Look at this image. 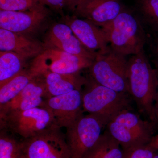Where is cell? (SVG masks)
<instances>
[{"label":"cell","mask_w":158,"mask_h":158,"mask_svg":"<svg viewBox=\"0 0 158 158\" xmlns=\"http://www.w3.org/2000/svg\"><path fill=\"white\" fill-rule=\"evenodd\" d=\"M80 1V0H64L65 8H67L73 12Z\"/></svg>","instance_id":"26"},{"label":"cell","mask_w":158,"mask_h":158,"mask_svg":"<svg viewBox=\"0 0 158 158\" xmlns=\"http://www.w3.org/2000/svg\"><path fill=\"white\" fill-rule=\"evenodd\" d=\"M45 5L49 6L54 11L62 14L63 9L65 8L64 0H43Z\"/></svg>","instance_id":"25"},{"label":"cell","mask_w":158,"mask_h":158,"mask_svg":"<svg viewBox=\"0 0 158 158\" xmlns=\"http://www.w3.org/2000/svg\"><path fill=\"white\" fill-rule=\"evenodd\" d=\"M155 113L157 127H158V92L155 104Z\"/></svg>","instance_id":"28"},{"label":"cell","mask_w":158,"mask_h":158,"mask_svg":"<svg viewBox=\"0 0 158 158\" xmlns=\"http://www.w3.org/2000/svg\"><path fill=\"white\" fill-rule=\"evenodd\" d=\"M136 6V15L144 28L158 33V0H137Z\"/></svg>","instance_id":"21"},{"label":"cell","mask_w":158,"mask_h":158,"mask_svg":"<svg viewBox=\"0 0 158 158\" xmlns=\"http://www.w3.org/2000/svg\"><path fill=\"white\" fill-rule=\"evenodd\" d=\"M104 127L93 115H82L66 128L65 139L70 153V158H85L96 144Z\"/></svg>","instance_id":"7"},{"label":"cell","mask_w":158,"mask_h":158,"mask_svg":"<svg viewBox=\"0 0 158 158\" xmlns=\"http://www.w3.org/2000/svg\"><path fill=\"white\" fill-rule=\"evenodd\" d=\"M45 98H48L44 79L37 76L14 99L1 108V114L11 111H23L41 107Z\"/></svg>","instance_id":"14"},{"label":"cell","mask_w":158,"mask_h":158,"mask_svg":"<svg viewBox=\"0 0 158 158\" xmlns=\"http://www.w3.org/2000/svg\"><path fill=\"white\" fill-rule=\"evenodd\" d=\"M1 123L3 127L26 139L52 127L53 118L48 110L37 107L1 114Z\"/></svg>","instance_id":"6"},{"label":"cell","mask_w":158,"mask_h":158,"mask_svg":"<svg viewBox=\"0 0 158 158\" xmlns=\"http://www.w3.org/2000/svg\"><path fill=\"white\" fill-rule=\"evenodd\" d=\"M102 28L111 49L125 56L141 52L147 42V34L140 19L125 9Z\"/></svg>","instance_id":"2"},{"label":"cell","mask_w":158,"mask_h":158,"mask_svg":"<svg viewBox=\"0 0 158 158\" xmlns=\"http://www.w3.org/2000/svg\"><path fill=\"white\" fill-rule=\"evenodd\" d=\"M91 77L98 84L119 92L129 94L128 60L110 50L98 54L90 66Z\"/></svg>","instance_id":"5"},{"label":"cell","mask_w":158,"mask_h":158,"mask_svg":"<svg viewBox=\"0 0 158 158\" xmlns=\"http://www.w3.org/2000/svg\"><path fill=\"white\" fill-rule=\"evenodd\" d=\"M23 155L22 142L1 130L0 134V158H20Z\"/></svg>","instance_id":"22"},{"label":"cell","mask_w":158,"mask_h":158,"mask_svg":"<svg viewBox=\"0 0 158 158\" xmlns=\"http://www.w3.org/2000/svg\"><path fill=\"white\" fill-rule=\"evenodd\" d=\"M153 158H158V153H157V152H156Z\"/></svg>","instance_id":"30"},{"label":"cell","mask_w":158,"mask_h":158,"mask_svg":"<svg viewBox=\"0 0 158 158\" xmlns=\"http://www.w3.org/2000/svg\"><path fill=\"white\" fill-rule=\"evenodd\" d=\"M41 107L45 108L52 114V126L66 128L83 114L82 92L75 90L62 95L45 98Z\"/></svg>","instance_id":"10"},{"label":"cell","mask_w":158,"mask_h":158,"mask_svg":"<svg viewBox=\"0 0 158 158\" xmlns=\"http://www.w3.org/2000/svg\"><path fill=\"white\" fill-rule=\"evenodd\" d=\"M129 94L138 110L157 127L155 104L158 92V76L144 50L128 60Z\"/></svg>","instance_id":"1"},{"label":"cell","mask_w":158,"mask_h":158,"mask_svg":"<svg viewBox=\"0 0 158 158\" xmlns=\"http://www.w3.org/2000/svg\"><path fill=\"white\" fill-rule=\"evenodd\" d=\"M158 39L156 41V52L157 53V54L158 55Z\"/></svg>","instance_id":"29"},{"label":"cell","mask_w":158,"mask_h":158,"mask_svg":"<svg viewBox=\"0 0 158 158\" xmlns=\"http://www.w3.org/2000/svg\"><path fill=\"white\" fill-rule=\"evenodd\" d=\"M48 14L44 5L29 11H0V28L17 34L31 33L44 22Z\"/></svg>","instance_id":"13"},{"label":"cell","mask_w":158,"mask_h":158,"mask_svg":"<svg viewBox=\"0 0 158 158\" xmlns=\"http://www.w3.org/2000/svg\"><path fill=\"white\" fill-rule=\"evenodd\" d=\"M26 59L11 52H0V86L24 69Z\"/></svg>","instance_id":"20"},{"label":"cell","mask_w":158,"mask_h":158,"mask_svg":"<svg viewBox=\"0 0 158 158\" xmlns=\"http://www.w3.org/2000/svg\"><path fill=\"white\" fill-rule=\"evenodd\" d=\"M82 92L83 109L106 127L123 110L130 109L129 94L119 92L100 85L92 78Z\"/></svg>","instance_id":"3"},{"label":"cell","mask_w":158,"mask_h":158,"mask_svg":"<svg viewBox=\"0 0 158 158\" xmlns=\"http://www.w3.org/2000/svg\"><path fill=\"white\" fill-rule=\"evenodd\" d=\"M124 9L120 0H80L73 12L75 16L102 28Z\"/></svg>","instance_id":"11"},{"label":"cell","mask_w":158,"mask_h":158,"mask_svg":"<svg viewBox=\"0 0 158 158\" xmlns=\"http://www.w3.org/2000/svg\"><path fill=\"white\" fill-rule=\"evenodd\" d=\"M85 158H125L119 143L106 130Z\"/></svg>","instance_id":"18"},{"label":"cell","mask_w":158,"mask_h":158,"mask_svg":"<svg viewBox=\"0 0 158 158\" xmlns=\"http://www.w3.org/2000/svg\"><path fill=\"white\" fill-rule=\"evenodd\" d=\"M22 142L27 158H70L65 134L52 126Z\"/></svg>","instance_id":"9"},{"label":"cell","mask_w":158,"mask_h":158,"mask_svg":"<svg viewBox=\"0 0 158 158\" xmlns=\"http://www.w3.org/2000/svg\"><path fill=\"white\" fill-rule=\"evenodd\" d=\"M48 43L51 47L66 52L94 60L98 54L87 49L74 34L69 26L57 23L52 26L48 34Z\"/></svg>","instance_id":"15"},{"label":"cell","mask_w":158,"mask_h":158,"mask_svg":"<svg viewBox=\"0 0 158 158\" xmlns=\"http://www.w3.org/2000/svg\"><path fill=\"white\" fill-rule=\"evenodd\" d=\"M44 48L41 44L23 34L0 28V51L11 52L27 59L39 55Z\"/></svg>","instance_id":"16"},{"label":"cell","mask_w":158,"mask_h":158,"mask_svg":"<svg viewBox=\"0 0 158 158\" xmlns=\"http://www.w3.org/2000/svg\"><path fill=\"white\" fill-rule=\"evenodd\" d=\"M156 152L148 144L124 150L125 158H153Z\"/></svg>","instance_id":"24"},{"label":"cell","mask_w":158,"mask_h":158,"mask_svg":"<svg viewBox=\"0 0 158 158\" xmlns=\"http://www.w3.org/2000/svg\"><path fill=\"white\" fill-rule=\"evenodd\" d=\"M20 158H27L23 154V155Z\"/></svg>","instance_id":"31"},{"label":"cell","mask_w":158,"mask_h":158,"mask_svg":"<svg viewBox=\"0 0 158 158\" xmlns=\"http://www.w3.org/2000/svg\"><path fill=\"white\" fill-rule=\"evenodd\" d=\"M36 76L30 69L23 70L0 86V108L17 96Z\"/></svg>","instance_id":"19"},{"label":"cell","mask_w":158,"mask_h":158,"mask_svg":"<svg viewBox=\"0 0 158 158\" xmlns=\"http://www.w3.org/2000/svg\"><path fill=\"white\" fill-rule=\"evenodd\" d=\"M93 61L50 47L35 57L30 70L37 76L46 71L75 74L82 69L90 68Z\"/></svg>","instance_id":"8"},{"label":"cell","mask_w":158,"mask_h":158,"mask_svg":"<svg viewBox=\"0 0 158 158\" xmlns=\"http://www.w3.org/2000/svg\"><path fill=\"white\" fill-rule=\"evenodd\" d=\"M107 131L123 150L149 144L156 128L131 109L123 110L106 126Z\"/></svg>","instance_id":"4"},{"label":"cell","mask_w":158,"mask_h":158,"mask_svg":"<svg viewBox=\"0 0 158 158\" xmlns=\"http://www.w3.org/2000/svg\"><path fill=\"white\" fill-rule=\"evenodd\" d=\"M44 5L42 0H0V11H29Z\"/></svg>","instance_id":"23"},{"label":"cell","mask_w":158,"mask_h":158,"mask_svg":"<svg viewBox=\"0 0 158 158\" xmlns=\"http://www.w3.org/2000/svg\"><path fill=\"white\" fill-rule=\"evenodd\" d=\"M45 82L48 98L68 93L75 90H81L87 80L75 74H62L46 71L39 75Z\"/></svg>","instance_id":"17"},{"label":"cell","mask_w":158,"mask_h":158,"mask_svg":"<svg viewBox=\"0 0 158 158\" xmlns=\"http://www.w3.org/2000/svg\"><path fill=\"white\" fill-rule=\"evenodd\" d=\"M148 145L156 151H158V133L153 136Z\"/></svg>","instance_id":"27"},{"label":"cell","mask_w":158,"mask_h":158,"mask_svg":"<svg viewBox=\"0 0 158 158\" xmlns=\"http://www.w3.org/2000/svg\"><path fill=\"white\" fill-rule=\"evenodd\" d=\"M64 19V23L69 26L80 42L91 52L103 54L111 50L107 37L102 28L74 15L65 16Z\"/></svg>","instance_id":"12"}]
</instances>
